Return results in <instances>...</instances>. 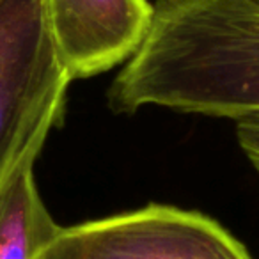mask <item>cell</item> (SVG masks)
I'll use <instances>...</instances> for the list:
<instances>
[{
  "label": "cell",
  "mask_w": 259,
  "mask_h": 259,
  "mask_svg": "<svg viewBox=\"0 0 259 259\" xmlns=\"http://www.w3.org/2000/svg\"><path fill=\"white\" fill-rule=\"evenodd\" d=\"M114 114L148 107L240 121L259 115V8L155 0L139 50L107 91Z\"/></svg>",
  "instance_id": "1"
},
{
  "label": "cell",
  "mask_w": 259,
  "mask_h": 259,
  "mask_svg": "<svg viewBox=\"0 0 259 259\" xmlns=\"http://www.w3.org/2000/svg\"><path fill=\"white\" fill-rule=\"evenodd\" d=\"M69 83L45 0H0V199L61 124Z\"/></svg>",
  "instance_id": "2"
},
{
  "label": "cell",
  "mask_w": 259,
  "mask_h": 259,
  "mask_svg": "<svg viewBox=\"0 0 259 259\" xmlns=\"http://www.w3.org/2000/svg\"><path fill=\"white\" fill-rule=\"evenodd\" d=\"M36 259H254L215 219L169 204L59 227Z\"/></svg>",
  "instance_id": "3"
},
{
  "label": "cell",
  "mask_w": 259,
  "mask_h": 259,
  "mask_svg": "<svg viewBox=\"0 0 259 259\" xmlns=\"http://www.w3.org/2000/svg\"><path fill=\"white\" fill-rule=\"evenodd\" d=\"M61 66L71 80L91 78L124 64L148 36V0H45Z\"/></svg>",
  "instance_id": "4"
},
{
  "label": "cell",
  "mask_w": 259,
  "mask_h": 259,
  "mask_svg": "<svg viewBox=\"0 0 259 259\" xmlns=\"http://www.w3.org/2000/svg\"><path fill=\"white\" fill-rule=\"evenodd\" d=\"M59 227L27 167L0 199V259H36Z\"/></svg>",
  "instance_id": "5"
},
{
  "label": "cell",
  "mask_w": 259,
  "mask_h": 259,
  "mask_svg": "<svg viewBox=\"0 0 259 259\" xmlns=\"http://www.w3.org/2000/svg\"><path fill=\"white\" fill-rule=\"evenodd\" d=\"M236 124V141L247 158L259 160V115L245 117L234 122Z\"/></svg>",
  "instance_id": "6"
},
{
  "label": "cell",
  "mask_w": 259,
  "mask_h": 259,
  "mask_svg": "<svg viewBox=\"0 0 259 259\" xmlns=\"http://www.w3.org/2000/svg\"><path fill=\"white\" fill-rule=\"evenodd\" d=\"M247 4H250V6H254V8H259V0H245Z\"/></svg>",
  "instance_id": "7"
},
{
  "label": "cell",
  "mask_w": 259,
  "mask_h": 259,
  "mask_svg": "<svg viewBox=\"0 0 259 259\" xmlns=\"http://www.w3.org/2000/svg\"><path fill=\"white\" fill-rule=\"evenodd\" d=\"M250 163H252V165H254V169L257 170V174H259V160H252Z\"/></svg>",
  "instance_id": "8"
}]
</instances>
